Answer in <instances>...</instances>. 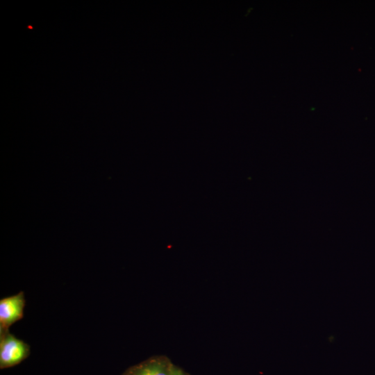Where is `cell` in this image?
<instances>
[{
    "mask_svg": "<svg viewBox=\"0 0 375 375\" xmlns=\"http://www.w3.org/2000/svg\"><path fill=\"white\" fill-rule=\"evenodd\" d=\"M175 367L166 356H155L131 367L124 374L173 375Z\"/></svg>",
    "mask_w": 375,
    "mask_h": 375,
    "instance_id": "obj_3",
    "label": "cell"
},
{
    "mask_svg": "<svg viewBox=\"0 0 375 375\" xmlns=\"http://www.w3.org/2000/svg\"><path fill=\"white\" fill-rule=\"evenodd\" d=\"M173 375H191L190 373L187 372L182 368L176 365L174 371Z\"/></svg>",
    "mask_w": 375,
    "mask_h": 375,
    "instance_id": "obj_4",
    "label": "cell"
},
{
    "mask_svg": "<svg viewBox=\"0 0 375 375\" xmlns=\"http://www.w3.org/2000/svg\"><path fill=\"white\" fill-rule=\"evenodd\" d=\"M123 375H124V374H123Z\"/></svg>",
    "mask_w": 375,
    "mask_h": 375,
    "instance_id": "obj_5",
    "label": "cell"
},
{
    "mask_svg": "<svg viewBox=\"0 0 375 375\" xmlns=\"http://www.w3.org/2000/svg\"><path fill=\"white\" fill-rule=\"evenodd\" d=\"M30 353L29 346L10 333L0 331V367L15 366L24 360Z\"/></svg>",
    "mask_w": 375,
    "mask_h": 375,
    "instance_id": "obj_1",
    "label": "cell"
},
{
    "mask_svg": "<svg viewBox=\"0 0 375 375\" xmlns=\"http://www.w3.org/2000/svg\"><path fill=\"white\" fill-rule=\"evenodd\" d=\"M25 303L23 292L0 300V331L8 330L23 317Z\"/></svg>",
    "mask_w": 375,
    "mask_h": 375,
    "instance_id": "obj_2",
    "label": "cell"
}]
</instances>
